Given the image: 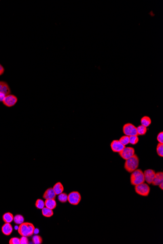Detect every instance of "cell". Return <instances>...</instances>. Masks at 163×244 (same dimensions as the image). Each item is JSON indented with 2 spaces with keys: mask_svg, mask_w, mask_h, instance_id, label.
I'll list each match as a JSON object with an SVG mask.
<instances>
[{
  "mask_svg": "<svg viewBox=\"0 0 163 244\" xmlns=\"http://www.w3.org/2000/svg\"><path fill=\"white\" fill-rule=\"evenodd\" d=\"M35 228L33 224L29 222H24L20 225L18 228V233L22 236L29 237L34 235Z\"/></svg>",
  "mask_w": 163,
  "mask_h": 244,
  "instance_id": "1",
  "label": "cell"
},
{
  "mask_svg": "<svg viewBox=\"0 0 163 244\" xmlns=\"http://www.w3.org/2000/svg\"><path fill=\"white\" fill-rule=\"evenodd\" d=\"M139 164V158L136 154H134L130 158L126 160L124 168L128 172L131 173L137 169Z\"/></svg>",
  "mask_w": 163,
  "mask_h": 244,
  "instance_id": "2",
  "label": "cell"
},
{
  "mask_svg": "<svg viewBox=\"0 0 163 244\" xmlns=\"http://www.w3.org/2000/svg\"><path fill=\"white\" fill-rule=\"evenodd\" d=\"M144 172L141 169H137L131 172L130 176V183L133 186L145 183Z\"/></svg>",
  "mask_w": 163,
  "mask_h": 244,
  "instance_id": "3",
  "label": "cell"
},
{
  "mask_svg": "<svg viewBox=\"0 0 163 244\" xmlns=\"http://www.w3.org/2000/svg\"><path fill=\"white\" fill-rule=\"evenodd\" d=\"M135 191L138 195L147 197L149 196L150 188L148 184L143 183L135 186Z\"/></svg>",
  "mask_w": 163,
  "mask_h": 244,
  "instance_id": "4",
  "label": "cell"
},
{
  "mask_svg": "<svg viewBox=\"0 0 163 244\" xmlns=\"http://www.w3.org/2000/svg\"><path fill=\"white\" fill-rule=\"evenodd\" d=\"M81 199V195L78 191H72L67 195V201L72 205H78Z\"/></svg>",
  "mask_w": 163,
  "mask_h": 244,
  "instance_id": "5",
  "label": "cell"
},
{
  "mask_svg": "<svg viewBox=\"0 0 163 244\" xmlns=\"http://www.w3.org/2000/svg\"><path fill=\"white\" fill-rule=\"evenodd\" d=\"M124 134L126 136H138L137 128L132 123H128L125 124L123 128Z\"/></svg>",
  "mask_w": 163,
  "mask_h": 244,
  "instance_id": "6",
  "label": "cell"
},
{
  "mask_svg": "<svg viewBox=\"0 0 163 244\" xmlns=\"http://www.w3.org/2000/svg\"><path fill=\"white\" fill-rule=\"evenodd\" d=\"M18 97L14 95L9 94L5 97L3 103L6 107L10 108L14 106L18 102Z\"/></svg>",
  "mask_w": 163,
  "mask_h": 244,
  "instance_id": "7",
  "label": "cell"
},
{
  "mask_svg": "<svg viewBox=\"0 0 163 244\" xmlns=\"http://www.w3.org/2000/svg\"><path fill=\"white\" fill-rule=\"evenodd\" d=\"M119 154L124 160H127L135 154L134 149L131 147H125Z\"/></svg>",
  "mask_w": 163,
  "mask_h": 244,
  "instance_id": "8",
  "label": "cell"
},
{
  "mask_svg": "<svg viewBox=\"0 0 163 244\" xmlns=\"http://www.w3.org/2000/svg\"><path fill=\"white\" fill-rule=\"evenodd\" d=\"M155 174L156 172L153 170L147 169L144 171V177L145 182H147L148 184H151Z\"/></svg>",
  "mask_w": 163,
  "mask_h": 244,
  "instance_id": "9",
  "label": "cell"
},
{
  "mask_svg": "<svg viewBox=\"0 0 163 244\" xmlns=\"http://www.w3.org/2000/svg\"><path fill=\"white\" fill-rule=\"evenodd\" d=\"M125 147L118 140H114L110 144L111 149L114 153H120Z\"/></svg>",
  "mask_w": 163,
  "mask_h": 244,
  "instance_id": "10",
  "label": "cell"
},
{
  "mask_svg": "<svg viewBox=\"0 0 163 244\" xmlns=\"http://www.w3.org/2000/svg\"><path fill=\"white\" fill-rule=\"evenodd\" d=\"M11 89L6 81H0V93H3L6 96L11 94Z\"/></svg>",
  "mask_w": 163,
  "mask_h": 244,
  "instance_id": "11",
  "label": "cell"
},
{
  "mask_svg": "<svg viewBox=\"0 0 163 244\" xmlns=\"http://www.w3.org/2000/svg\"><path fill=\"white\" fill-rule=\"evenodd\" d=\"M163 182V172H156L155 176L154 177L152 184L153 186H159L160 184Z\"/></svg>",
  "mask_w": 163,
  "mask_h": 244,
  "instance_id": "12",
  "label": "cell"
},
{
  "mask_svg": "<svg viewBox=\"0 0 163 244\" xmlns=\"http://www.w3.org/2000/svg\"><path fill=\"white\" fill-rule=\"evenodd\" d=\"M57 195L55 193L54 191L52 188H50L48 189L45 191V193H43V198L45 199H54L56 198Z\"/></svg>",
  "mask_w": 163,
  "mask_h": 244,
  "instance_id": "13",
  "label": "cell"
},
{
  "mask_svg": "<svg viewBox=\"0 0 163 244\" xmlns=\"http://www.w3.org/2000/svg\"><path fill=\"white\" fill-rule=\"evenodd\" d=\"M13 227L12 225L10 223H5V224L2 227V233L6 236H8L11 235L13 232Z\"/></svg>",
  "mask_w": 163,
  "mask_h": 244,
  "instance_id": "14",
  "label": "cell"
},
{
  "mask_svg": "<svg viewBox=\"0 0 163 244\" xmlns=\"http://www.w3.org/2000/svg\"><path fill=\"white\" fill-rule=\"evenodd\" d=\"M45 204L46 207L51 210L55 209L57 206V203L54 199H46V201H45Z\"/></svg>",
  "mask_w": 163,
  "mask_h": 244,
  "instance_id": "15",
  "label": "cell"
},
{
  "mask_svg": "<svg viewBox=\"0 0 163 244\" xmlns=\"http://www.w3.org/2000/svg\"><path fill=\"white\" fill-rule=\"evenodd\" d=\"M52 188L56 195H59L64 191V186L61 182H57L55 184Z\"/></svg>",
  "mask_w": 163,
  "mask_h": 244,
  "instance_id": "16",
  "label": "cell"
},
{
  "mask_svg": "<svg viewBox=\"0 0 163 244\" xmlns=\"http://www.w3.org/2000/svg\"><path fill=\"white\" fill-rule=\"evenodd\" d=\"M3 219L5 223H11L14 220V216L10 212H6L3 216Z\"/></svg>",
  "mask_w": 163,
  "mask_h": 244,
  "instance_id": "17",
  "label": "cell"
},
{
  "mask_svg": "<svg viewBox=\"0 0 163 244\" xmlns=\"http://www.w3.org/2000/svg\"><path fill=\"white\" fill-rule=\"evenodd\" d=\"M42 213L43 216L48 218L52 216L54 214L53 210L48 209L46 207H44L42 209Z\"/></svg>",
  "mask_w": 163,
  "mask_h": 244,
  "instance_id": "18",
  "label": "cell"
},
{
  "mask_svg": "<svg viewBox=\"0 0 163 244\" xmlns=\"http://www.w3.org/2000/svg\"><path fill=\"white\" fill-rule=\"evenodd\" d=\"M151 123V120L147 116H144L141 119V124L145 127H149Z\"/></svg>",
  "mask_w": 163,
  "mask_h": 244,
  "instance_id": "19",
  "label": "cell"
},
{
  "mask_svg": "<svg viewBox=\"0 0 163 244\" xmlns=\"http://www.w3.org/2000/svg\"><path fill=\"white\" fill-rule=\"evenodd\" d=\"M137 128L138 136H144L147 132V128L142 125H139Z\"/></svg>",
  "mask_w": 163,
  "mask_h": 244,
  "instance_id": "20",
  "label": "cell"
},
{
  "mask_svg": "<svg viewBox=\"0 0 163 244\" xmlns=\"http://www.w3.org/2000/svg\"><path fill=\"white\" fill-rule=\"evenodd\" d=\"M24 218L23 216L21 214H17L14 216V222L17 225H20L24 222Z\"/></svg>",
  "mask_w": 163,
  "mask_h": 244,
  "instance_id": "21",
  "label": "cell"
},
{
  "mask_svg": "<svg viewBox=\"0 0 163 244\" xmlns=\"http://www.w3.org/2000/svg\"><path fill=\"white\" fill-rule=\"evenodd\" d=\"M58 199L60 202L65 203L67 201V195L65 193L62 192V193L58 195Z\"/></svg>",
  "mask_w": 163,
  "mask_h": 244,
  "instance_id": "22",
  "label": "cell"
},
{
  "mask_svg": "<svg viewBox=\"0 0 163 244\" xmlns=\"http://www.w3.org/2000/svg\"><path fill=\"white\" fill-rule=\"evenodd\" d=\"M119 141L124 146H126L130 143V139L129 137L127 136H124L120 138Z\"/></svg>",
  "mask_w": 163,
  "mask_h": 244,
  "instance_id": "23",
  "label": "cell"
},
{
  "mask_svg": "<svg viewBox=\"0 0 163 244\" xmlns=\"http://www.w3.org/2000/svg\"><path fill=\"white\" fill-rule=\"evenodd\" d=\"M32 242L34 244H41L43 243L42 237L38 235H34L32 237Z\"/></svg>",
  "mask_w": 163,
  "mask_h": 244,
  "instance_id": "24",
  "label": "cell"
},
{
  "mask_svg": "<svg viewBox=\"0 0 163 244\" xmlns=\"http://www.w3.org/2000/svg\"><path fill=\"white\" fill-rule=\"evenodd\" d=\"M157 153L160 157H163V144L159 143L156 148Z\"/></svg>",
  "mask_w": 163,
  "mask_h": 244,
  "instance_id": "25",
  "label": "cell"
},
{
  "mask_svg": "<svg viewBox=\"0 0 163 244\" xmlns=\"http://www.w3.org/2000/svg\"><path fill=\"white\" fill-rule=\"evenodd\" d=\"M35 206L37 209H39V210H42V209H43V208L45 207V202L42 199H38L36 200V202L35 203Z\"/></svg>",
  "mask_w": 163,
  "mask_h": 244,
  "instance_id": "26",
  "label": "cell"
},
{
  "mask_svg": "<svg viewBox=\"0 0 163 244\" xmlns=\"http://www.w3.org/2000/svg\"><path fill=\"white\" fill-rule=\"evenodd\" d=\"M130 143L131 145H136L139 142V139L138 136H132L129 137Z\"/></svg>",
  "mask_w": 163,
  "mask_h": 244,
  "instance_id": "27",
  "label": "cell"
},
{
  "mask_svg": "<svg viewBox=\"0 0 163 244\" xmlns=\"http://www.w3.org/2000/svg\"><path fill=\"white\" fill-rule=\"evenodd\" d=\"M10 244H20V239L18 237H13L9 241Z\"/></svg>",
  "mask_w": 163,
  "mask_h": 244,
  "instance_id": "28",
  "label": "cell"
},
{
  "mask_svg": "<svg viewBox=\"0 0 163 244\" xmlns=\"http://www.w3.org/2000/svg\"><path fill=\"white\" fill-rule=\"evenodd\" d=\"M157 140L158 141L159 143L163 144V132H159L158 136L157 137Z\"/></svg>",
  "mask_w": 163,
  "mask_h": 244,
  "instance_id": "29",
  "label": "cell"
},
{
  "mask_svg": "<svg viewBox=\"0 0 163 244\" xmlns=\"http://www.w3.org/2000/svg\"><path fill=\"white\" fill-rule=\"evenodd\" d=\"M27 237H26V236H22L20 238V244H29V239Z\"/></svg>",
  "mask_w": 163,
  "mask_h": 244,
  "instance_id": "30",
  "label": "cell"
},
{
  "mask_svg": "<svg viewBox=\"0 0 163 244\" xmlns=\"http://www.w3.org/2000/svg\"><path fill=\"white\" fill-rule=\"evenodd\" d=\"M5 69L3 66H2L1 64H0V76H1L3 75L5 73Z\"/></svg>",
  "mask_w": 163,
  "mask_h": 244,
  "instance_id": "31",
  "label": "cell"
},
{
  "mask_svg": "<svg viewBox=\"0 0 163 244\" xmlns=\"http://www.w3.org/2000/svg\"><path fill=\"white\" fill-rule=\"evenodd\" d=\"M6 95L3 93H0V102H3L4 98Z\"/></svg>",
  "mask_w": 163,
  "mask_h": 244,
  "instance_id": "32",
  "label": "cell"
},
{
  "mask_svg": "<svg viewBox=\"0 0 163 244\" xmlns=\"http://www.w3.org/2000/svg\"><path fill=\"white\" fill-rule=\"evenodd\" d=\"M159 187L162 190H163V183H162L160 184V185H159Z\"/></svg>",
  "mask_w": 163,
  "mask_h": 244,
  "instance_id": "33",
  "label": "cell"
}]
</instances>
